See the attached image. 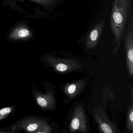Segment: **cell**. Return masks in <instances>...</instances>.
Masks as SVG:
<instances>
[{
	"label": "cell",
	"instance_id": "cell-14",
	"mask_svg": "<svg viewBox=\"0 0 133 133\" xmlns=\"http://www.w3.org/2000/svg\"><path fill=\"white\" fill-rule=\"evenodd\" d=\"M129 119L131 122V124H132L133 122V111L132 110H131L130 115H129Z\"/></svg>",
	"mask_w": 133,
	"mask_h": 133
},
{
	"label": "cell",
	"instance_id": "cell-5",
	"mask_svg": "<svg viewBox=\"0 0 133 133\" xmlns=\"http://www.w3.org/2000/svg\"><path fill=\"white\" fill-rule=\"evenodd\" d=\"M33 95L36 102L41 108L48 109L52 105V99L50 95H43L38 91H37L36 89H34Z\"/></svg>",
	"mask_w": 133,
	"mask_h": 133
},
{
	"label": "cell",
	"instance_id": "cell-12",
	"mask_svg": "<svg viewBox=\"0 0 133 133\" xmlns=\"http://www.w3.org/2000/svg\"><path fill=\"white\" fill-rule=\"evenodd\" d=\"M56 68L59 71H64L67 70L68 67L64 64L60 63L57 64Z\"/></svg>",
	"mask_w": 133,
	"mask_h": 133
},
{
	"label": "cell",
	"instance_id": "cell-4",
	"mask_svg": "<svg viewBox=\"0 0 133 133\" xmlns=\"http://www.w3.org/2000/svg\"><path fill=\"white\" fill-rule=\"evenodd\" d=\"M105 23V20H102L91 30L86 40V45L88 47L92 48L97 44L102 35Z\"/></svg>",
	"mask_w": 133,
	"mask_h": 133
},
{
	"label": "cell",
	"instance_id": "cell-7",
	"mask_svg": "<svg viewBox=\"0 0 133 133\" xmlns=\"http://www.w3.org/2000/svg\"><path fill=\"white\" fill-rule=\"evenodd\" d=\"M22 2L23 0H18ZM42 7L45 10H49L58 2V0H27Z\"/></svg>",
	"mask_w": 133,
	"mask_h": 133
},
{
	"label": "cell",
	"instance_id": "cell-10",
	"mask_svg": "<svg viewBox=\"0 0 133 133\" xmlns=\"http://www.w3.org/2000/svg\"><path fill=\"white\" fill-rule=\"evenodd\" d=\"M101 129L103 132L105 133H112V129L110 127L105 123H103L101 125Z\"/></svg>",
	"mask_w": 133,
	"mask_h": 133
},
{
	"label": "cell",
	"instance_id": "cell-6",
	"mask_svg": "<svg viewBox=\"0 0 133 133\" xmlns=\"http://www.w3.org/2000/svg\"><path fill=\"white\" fill-rule=\"evenodd\" d=\"M133 35L132 31H129L126 39V48L128 59L133 68Z\"/></svg>",
	"mask_w": 133,
	"mask_h": 133
},
{
	"label": "cell",
	"instance_id": "cell-11",
	"mask_svg": "<svg viewBox=\"0 0 133 133\" xmlns=\"http://www.w3.org/2000/svg\"><path fill=\"white\" fill-rule=\"evenodd\" d=\"M80 121L78 118H74L71 123V127L74 130H77L80 127Z\"/></svg>",
	"mask_w": 133,
	"mask_h": 133
},
{
	"label": "cell",
	"instance_id": "cell-1",
	"mask_svg": "<svg viewBox=\"0 0 133 133\" xmlns=\"http://www.w3.org/2000/svg\"><path fill=\"white\" fill-rule=\"evenodd\" d=\"M130 4V0H114L110 17V27L117 42L121 41Z\"/></svg>",
	"mask_w": 133,
	"mask_h": 133
},
{
	"label": "cell",
	"instance_id": "cell-8",
	"mask_svg": "<svg viewBox=\"0 0 133 133\" xmlns=\"http://www.w3.org/2000/svg\"><path fill=\"white\" fill-rule=\"evenodd\" d=\"M15 108V106H12L0 109V121L2 120L10 115L12 112Z\"/></svg>",
	"mask_w": 133,
	"mask_h": 133
},
{
	"label": "cell",
	"instance_id": "cell-3",
	"mask_svg": "<svg viewBox=\"0 0 133 133\" xmlns=\"http://www.w3.org/2000/svg\"><path fill=\"white\" fill-rule=\"evenodd\" d=\"M45 123V121L41 118L30 117L17 122L12 127V129L14 130H22L28 133H35L41 125Z\"/></svg>",
	"mask_w": 133,
	"mask_h": 133
},
{
	"label": "cell",
	"instance_id": "cell-9",
	"mask_svg": "<svg viewBox=\"0 0 133 133\" xmlns=\"http://www.w3.org/2000/svg\"><path fill=\"white\" fill-rule=\"evenodd\" d=\"M50 127L46 123H44L41 125L35 133H49L50 132Z\"/></svg>",
	"mask_w": 133,
	"mask_h": 133
},
{
	"label": "cell",
	"instance_id": "cell-2",
	"mask_svg": "<svg viewBox=\"0 0 133 133\" xmlns=\"http://www.w3.org/2000/svg\"><path fill=\"white\" fill-rule=\"evenodd\" d=\"M35 32L29 25V22L22 21L15 23L10 29L6 39L11 42H25L35 38Z\"/></svg>",
	"mask_w": 133,
	"mask_h": 133
},
{
	"label": "cell",
	"instance_id": "cell-13",
	"mask_svg": "<svg viewBox=\"0 0 133 133\" xmlns=\"http://www.w3.org/2000/svg\"><path fill=\"white\" fill-rule=\"evenodd\" d=\"M76 86L75 84H71L69 86L68 88V92L70 94L74 93L76 89Z\"/></svg>",
	"mask_w": 133,
	"mask_h": 133
}]
</instances>
